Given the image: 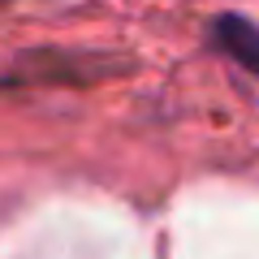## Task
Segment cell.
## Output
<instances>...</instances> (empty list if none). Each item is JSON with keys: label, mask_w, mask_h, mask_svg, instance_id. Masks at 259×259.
<instances>
[{"label": "cell", "mask_w": 259, "mask_h": 259, "mask_svg": "<svg viewBox=\"0 0 259 259\" xmlns=\"http://www.w3.org/2000/svg\"><path fill=\"white\" fill-rule=\"evenodd\" d=\"M212 44L221 48L225 56H233L242 69H250V74L259 78V26L250 18H242V13H221V18L212 22Z\"/></svg>", "instance_id": "cell-1"}]
</instances>
